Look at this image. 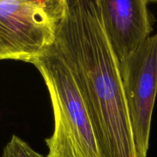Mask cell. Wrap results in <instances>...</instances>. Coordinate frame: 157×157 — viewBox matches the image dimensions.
<instances>
[{"label":"cell","mask_w":157,"mask_h":157,"mask_svg":"<svg viewBox=\"0 0 157 157\" xmlns=\"http://www.w3.org/2000/svg\"><path fill=\"white\" fill-rule=\"evenodd\" d=\"M67 0H0V60L32 63L55 44Z\"/></svg>","instance_id":"3957f363"},{"label":"cell","mask_w":157,"mask_h":157,"mask_svg":"<svg viewBox=\"0 0 157 157\" xmlns=\"http://www.w3.org/2000/svg\"><path fill=\"white\" fill-rule=\"evenodd\" d=\"M2 157H47L38 153L28 143L16 135H13L6 144Z\"/></svg>","instance_id":"8992f818"},{"label":"cell","mask_w":157,"mask_h":157,"mask_svg":"<svg viewBox=\"0 0 157 157\" xmlns=\"http://www.w3.org/2000/svg\"><path fill=\"white\" fill-rule=\"evenodd\" d=\"M101 20L118 61L150 37L155 18L147 0H98Z\"/></svg>","instance_id":"5b68a950"},{"label":"cell","mask_w":157,"mask_h":157,"mask_svg":"<svg viewBox=\"0 0 157 157\" xmlns=\"http://www.w3.org/2000/svg\"><path fill=\"white\" fill-rule=\"evenodd\" d=\"M133 141L139 157H147L157 95V33L119 62Z\"/></svg>","instance_id":"277c9868"},{"label":"cell","mask_w":157,"mask_h":157,"mask_svg":"<svg viewBox=\"0 0 157 157\" xmlns=\"http://www.w3.org/2000/svg\"><path fill=\"white\" fill-rule=\"evenodd\" d=\"M31 64L44 79L53 110L54 132L45 139L47 157H101L79 87L55 44Z\"/></svg>","instance_id":"7a4b0ae2"},{"label":"cell","mask_w":157,"mask_h":157,"mask_svg":"<svg viewBox=\"0 0 157 157\" xmlns=\"http://www.w3.org/2000/svg\"><path fill=\"white\" fill-rule=\"evenodd\" d=\"M55 45L78 84L101 157H139L119 71L98 0H67Z\"/></svg>","instance_id":"6da1fadb"}]
</instances>
